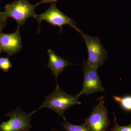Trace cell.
<instances>
[{
	"label": "cell",
	"mask_w": 131,
	"mask_h": 131,
	"mask_svg": "<svg viewBox=\"0 0 131 131\" xmlns=\"http://www.w3.org/2000/svg\"><path fill=\"white\" fill-rule=\"evenodd\" d=\"M75 96H73L66 93L60 89L56 85V89L52 93L46 96L44 101L35 111L30 113L32 115L37 111L44 108H47L53 110L58 114L59 117H65L64 113L68 108L76 105L81 104Z\"/></svg>",
	"instance_id": "obj_1"
},
{
	"label": "cell",
	"mask_w": 131,
	"mask_h": 131,
	"mask_svg": "<svg viewBox=\"0 0 131 131\" xmlns=\"http://www.w3.org/2000/svg\"><path fill=\"white\" fill-rule=\"evenodd\" d=\"M36 4L31 5L26 0L14 1L5 6L3 13L7 18H12L17 23V28L20 29L29 18H35L37 14L35 9Z\"/></svg>",
	"instance_id": "obj_2"
},
{
	"label": "cell",
	"mask_w": 131,
	"mask_h": 131,
	"mask_svg": "<svg viewBox=\"0 0 131 131\" xmlns=\"http://www.w3.org/2000/svg\"><path fill=\"white\" fill-rule=\"evenodd\" d=\"M79 33L84 39L88 49L89 57L87 61L91 66L98 69L104 64L108 58L106 50L99 37L86 35L81 30Z\"/></svg>",
	"instance_id": "obj_3"
},
{
	"label": "cell",
	"mask_w": 131,
	"mask_h": 131,
	"mask_svg": "<svg viewBox=\"0 0 131 131\" xmlns=\"http://www.w3.org/2000/svg\"><path fill=\"white\" fill-rule=\"evenodd\" d=\"M105 98H98V104L93 107L92 112L85 119L90 131H106L112 122L108 117V111L105 106Z\"/></svg>",
	"instance_id": "obj_4"
},
{
	"label": "cell",
	"mask_w": 131,
	"mask_h": 131,
	"mask_svg": "<svg viewBox=\"0 0 131 131\" xmlns=\"http://www.w3.org/2000/svg\"><path fill=\"white\" fill-rule=\"evenodd\" d=\"M35 19L39 24L38 34L40 32V25L43 20H45L54 26L59 27L61 32L63 30V26L66 25H69L78 32L80 31L77 26L76 23L73 20L58 9L56 2L51 3L50 7L45 13L40 15H37Z\"/></svg>",
	"instance_id": "obj_5"
},
{
	"label": "cell",
	"mask_w": 131,
	"mask_h": 131,
	"mask_svg": "<svg viewBox=\"0 0 131 131\" xmlns=\"http://www.w3.org/2000/svg\"><path fill=\"white\" fill-rule=\"evenodd\" d=\"M82 66L84 74L83 88L75 96L78 98L83 95L88 96L96 92L105 93V89L97 72L98 69L91 66L87 61H83Z\"/></svg>",
	"instance_id": "obj_6"
},
{
	"label": "cell",
	"mask_w": 131,
	"mask_h": 131,
	"mask_svg": "<svg viewBox=\"0 0 131 131\" xmlns=\"http://www.w3.org/2000/svg\"><path fill=\"white\" fill-rule=\"evenodd\" d=\"M31 115L17 108L7 115L10 117L8 121L0 124V131H30L32 128Z\"/></svg>",
	"instance_id": "obj_7"
},
{
	"label": "cell",
	"mask_w": 131,
	"mask_h": 131,
	"mask_svg": "<svg viewBox=\"0 0 131 131\" xmlns=\"http://www.w3.org/2000/svg\"><path fill=\"white\" fill-rule=\"evenodd\" d=\"M20 29L11 34L0 33V49L9 56L19 52L22 47Z\"/></svg>",
	"instance_id": "obj_8"
},
{
	"label": "cell",
	"mask_w": 131,
	"mask_h": 131,
	"mask_svg": "<svg viewBox=\"0 0 131 131\" xmlns=\"http://www.w3.org/2000/svg\"><path fill=\"white\" fill-rule=\"evenodd\" d=\"M49 57L48 68L51 71L54 75L56 85H58L57 79L59 75L62 73L66 67L74 65L67 60L57 55L53 50L49 49L47 51Z\"/></svg>",
	"instance_id": "obj_9"
},
{
	"label": "cell",
	"mask_w": 131,
	"mask_h": 131,
	"mask_svg": "<svg viewBox=\"0 0 131 131\" xmlns=\"http://www.w3.org/2000/svg\"><path fill=\"white\" fill-rule=\"evenodd\" d=\"M122 110L127 113L131 112V94H126L122 96H113Z\"/></svg>",
	"instance_id": "obj_10"
},
{
	"label": "cell",
	"mask_w": 131,
	"mask_h": 131,
	"mask_svg": "<svg viewBox=\"0 0 131 131\" xmlns=\"http://www.w3.org/2000/svg\"><path fill=\"white\" fill-rule=\"evenodd\" d=\"M63 118L64 122L61 125L64 131H90L85 122L81 125H73L68 122L65 117Z\"/></svg>",
	"instance_id": "obj_11"
},
{
	"label": "cell",
	"mask_w": 131,
	"mask_h": 131,
	"mask_svg": "<svg viewBox=\"0 0 131 131\" xmlns=\"http://www.w3.org/2000/svg\"><path fill=\"white\" fill-rule=\"evenodd\" d=\"M113 114L114 117V126L108 131H131V122L128 125L125 126L119 125L117 123V117L115 116V113L114 112Z\"/></svg>",
	"instance_id": "obj_12"
},
{
	"label": "cell",
	"mask_w": 131,
	"mask_h": 131,
	"mask_svg": "<svg viewBox=\"0 0 131 131\" xmlns=\"http://www.w3.org/2000/svg\"><path fill=\"white\" fill-rule=\"evenodd\" d=\"M12 67V64L7 57H0V69L3 71L7 72Z\"/></svg>",
	"instance_id": "obj_13"
},
{
	"label": "cell",
	"mask_w": 131,
	"mask_h": 131,
	"mask_svg": "<svg viewBox=\"0 0 131 131\" xmlns=\"http://www.w3.org/2000/svg\"><path fill=\"white\" fill-rule=\"evenodd\" d=\"M7 19L3 12L0 11V33L2 32L3 29L6 26Z\"/></svg>",
	"instance_id": "obj_14"
},
{
	"label": "cell",
	"mask_w": 131,
	"mask_h": 131,
	"mask_svg": "<svg viewBox=\"0 0 131 131\" xmlns=\"http://www.w3.org/2000/svg\"><path fill=\"white\" fill-rule=\"evenodd\" d=\"M58 0H42L40 2L36 4L37 6L40 5V4H43V3H52L57 2Z\"/></svg>",
	"instance_id": "obj_15"
},
{
	"label": "cell",
	"mask_w": 131,
	"mask_h": 131,
	"mask_svg": "<svg viewBox=\"0 0 131 131\" xmlns=\"http://www.w3.org/2000/svg\"><path fill=\"white\" fill-rule=\"evenodd\" d=\"M51 131H59L57 130V129H51Z\"/></svg>",
	"instance_id": "obj_16"
},
{
	"label": "cell",
	"mask_w": 131,
	"mask_h": 131,
	"mask_svg": "<svg viewBox=\"0 0 131 131\" xmlns=\"http://www.w3.org/2000/svg\"><path fill=\"white\" fill-rule=\"evenodd\" d=\"M3 52V51L2 50H1V49H0V54H1V52Z\"/></svg>",
	"instance_id": "obj_17"
}]
</instances>
